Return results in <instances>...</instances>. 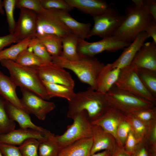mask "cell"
Here are the masks:
<instances>
[{"label": "cell", "mask_w": 156, "mask_h": 156, "mask_svg": "<svg viewBox=\"0 0 156 156\" xmlns=\"http://www.w3.org/2000/svg\"><path fill=\"white\" fill-rule=\"evenodd\" d=\"M68 102L67 116L73 120L79 113L84 111L91 122L102 116L110 108L106 94L90 87L85 91L75 93Z\"/></svg>", "instance_id": "cell-1"}, {"label": "cell", "mask_w": 156, "mask_h": 156, "mask_svg": "<svg viewBox=\"0 0 156 156\" xmlns=\"http://www.w3.org/2000/svg\"><path fill=\"white\" fill-rule=\"evenodd\" d=\"M52 62L73 71L82 83L88 84L96 90V80L100 71L105 65L94 56H80L76 61L67 60L61 56L52 57Z\"/></svg>", "instance_id": "cell-2"}, {"label": "cell", "mask_w": 156, "mask_h": 156, "mask_svg": "<svg viewBox=\"0 0 156 156\" xmlns=\"http://www.w3.org/2000/svg\"><path fill=\"white\" fill-rule=\"evenodd\" d=\"M0 63L8 69L10 77L17 86L27 89L44 99H49L42 81L33 68L23 66L9 60H3Z\"/></svg>", "instance_id": "cell-3"}, {"label": "cell", "mask_w": 156, "mask_h": 156, "mask_svg": "<svg viewBox=\"0 0 156 156\" xmlns=\"http://www.w3.org/2000/svg\"><path fill=\"white\" fill-rule=\"evenodd\" d=\"M125 15V19L114 36L122 41L130 43L139 34L144 31L153 18L144 9L133 3L126 8Z\"/></svg>", "instance_id": "cell-4"}, {"label": "cell", "mask_w": 156, "mask_h": 156, "mask_svg": "<svg viewBox=\"0 0 156 156\" xmlns=\"http://www.w3.org/2000/svg\"><path fill=\"white\" fill-rule=\"evenodd\" d=\"M106 95L110 107L125 114L155 107V103L119 89L114 85Z\"/></svg>", "instance_id": "cell-5"}, {"label": "cell", "mask_w": 156, "mask_h": 156, "mask_svg": "<svg viewBox=\"0 0 156 156\" xmlns=\"http://www.w3.org/2000/svg\"><path fill=\"white\" fill-rule=\"evenodd\" d=\"M126 17L121 14L112 3L103 13L93 16L94 25L88 38L96 35L102 38L114 36Z\"/></svg>", "instance_id": "cell-6"}, {"label": "cell", "mask_w": 156, "mask_h": 156, "mask_svg": "<svg viewBox=\"0 0 156 156\" xmlns=\"http://www.w3.org/2000/svg\"><path fill=\"white\" fill-rule=\"evenodd\" d=\"M73 120L62 134L55 136L61 148L80 139L92 137V124L86 112H79Z\"/></svg>", "instance_id": "cell-7"}, {"label": "cell", "mask_w": 156, "mask_h": 156, "mask_svg": "<svg viewBox=\"0 0 156 156\" xmlns=\"http://www.w3.org/2000/svg\"><path fill=\"white\" fill-rule=\"evenodd\" d=\"M114 85L118 88L156 103V99L146 89L140 79L137 68L131 64L121 69Z\"/></svg>", "instance_id": "cell-8"}, {"label": "cell", "mask_w": 156, "mask_h": 156, "mask_svg": "<svg viewBox=\"0 0 156 156\" xmlns=\"http://www.w3.org/2000/svg\"><path fill=\"white\" fill-rule=\"evenodd\" d=\"M130 43L122 41L114 36L92 42L79 39L77 52L80 56H94L104 51L114 52L125 49Z\"/></svg>", "instance_id": "cell-9"}, {"label": "cell", "mask_w": 156, "mask_h": 156, "mask_svg": "<svg viewBox=\"0 0 156 156\" xmlns=\"http://www.w3.org/2000/svg\"><path fill=\"white\" fill-rule=\"evenodd\" d=\"M20 88L22 95L21 101L29 114H33L40 120H44L47 114L55 108L54 103L46 101L27 89Z\"/></svg>", "instance_id": "cell-10"}, {"label": "cell", "mask_w": 156, "mask_h": 156, "mask_svg": "<svg viewBox=\"0 0 156 156\" xmlns=\"http://www.w3.org/2000/svg\"><path fill=\"white\" fill-rule=\"evenodd\" d=\"M71 33L70 31L50 10L44 9L40 14H37L36 35L53 34L62 38Z\"/></svg>", "instance_id": "cell-11"}, {"label": "cell", "mask_w": 156, "mask_h": 156, "mask_svg": "<svg viewBox=\"0 0 156 156\" xmlns=\"http://www.w3.org/2000/svg\"><path fill=\"white\" fill-rule=\"evenodd\" d=\"M31 67L36 71L42 81L74 88L75 82L70 73L64 68L52 61L41 67Z\"/></svg>", "instance_id": "cell-12"}, {"label": "cell", "mask_w": 156, "mask_h": 156, "mask_svg": "<svg viewBox=\"0 0 156 156\" xmlns=\"http://www.w3.org/2000/svg\"><path fill=\"white\" fill-rule=\"evenodd\" d=\"M19 9L20 15L14 33L18 42L29 37H35L37 26L36 13L25 8Z\"/></svg>", "instance_id": "cell-13"}, {"label": "cell", "mask_w": 156, "mask_h": 156, "mask_svg": "<svg viewBox=\"0 0 156 156\" xmlns=\"http://www.w3.org/2000/svg\"><path fill=\"white\" fill-rule=\"evenodd\" d=\"M130 64L136 68L156 71V43L153 41L145 42Z\"/></svg>", "instance_id": "cell-14"}, {"label": "cell", "mask_w": 156, "mask_h": 156, "mask_svg": "<svg viewBox=\"0 0 156 156\" xmlns=\"http://www.w3.org/2000/svg\"><path fill=\"white\" fill-rule=\"evenodd\" d=\"M126 115L121 111L110 107L104 114L91 122L93 125L99 126L112 135L117 142V130L122 120L125 119Z\"/></svg>", "instance_id": "cell-15"}, {"label": "cell", "mask_w": 156, "mask_h": 156, "mask_svg": "<svg viewBox=\"0 0 156 156\" xmlns=\"http://www.w3.org/2000/svg\"><path fill=\"white\" fill-rule=\"evenodd\" d=\"M5 105L8 116L14 122H17L21 128L32 129L47 136H49L53 134L47 129L34 124L31 121L28 114L9 102L5 100Z\"/></svg>", "instance_id": "cell-16"}, {"label": "cell", "mask_w": 156, "mask_h": 156, "mask_svg": "<svg viewBox=\"0 0 156 156\" xmlns=\"http://www.w3.org/2000/svg\"><path fill=\"white\" fill-rule=\"evenodd\" d=\"M52 135H45L40 132L30 129H14L8 133L0 135V143L20 146L28 139H36L40 142Z\"/></svg>", "instance_id": "cell-17"}, {"label": "cell", "mask_w": 156, "mask_h": 156, "mask_svg": "<svg viewBox=\"0 0 156 156\" xmlns=\"http://www.w3.org/2000/svg\"><path fill=\"white\" fill-rule=\"evenodd\" d=\"M149 38L145 31L139 34L118 57L112 63L113 68L121 69L129 65L146 40Z\"/></svg>", "instance_id": "cell-18"}, {"label": "cell", "mask_w": 156, "mask_h": 156, "mask_svg": "<svg viewBox=\"0 0 156 156\" xmlns=\"http://www.w3.org/2000/svg\"><path fill=\"white\" fill-rule=\"evenodd\" d=\"M53 13L61 21L71 33L80 39L88 38L91 25L90 23H81L73 18L68 12L60 10H51Z\"/></svg>", "instance_id": "cell-19"}, {"label": "cell", "mask_w": 156, "mask_h": 156, "mask_svg": "<svg viewBox=\"0 0 156 156\" xmlns=\"http://www.w3.org/2000/svg\"><path fill=\"white\" fill-rule=\"evenodd\" d=\"M93 144L91 155L101 151L109 150L112 152L115 147L116 141L111 135L100 127L92 125Z\"/></svg>", "instance_id": "cell-20"}, {"label": "cell", "mask_w": 156, "mask_h": 156, "mask_svg": "<svg viewBox=\"0 0 156 156\" xmlns=\"http://www.w3.org/2000/svg\"><path fill=\"white\" fill-rule=\"evenodd\" d=\"M121 69L113 68L112 63L105 65L101 70L96 80V90L106 94L118 80Z\"/></svg>", "instance_id": "cell-21"}, {"label": "cell", "mask_w": 156, "mask_h": 156, "mask_svg": "<svg viewBox=\"0 0 156 156\" xmlns=\"http://www.w3.org/2000/svg\"><path fill=\"white\" fill-rule=\"evenodd\" d=\"M73 8L92 17L100 14L108 8L109 4L103 0H66Z\"/></svg>", "instance_id": "cell-22"}, {"label": "cell", "mask_w": 156, "mask_h": 156, "mask_svg": "<svg viewBox=\"0 0 156 156\" xmlns=\"http://www.w3.org/2000/svg\"><path fill=\"white\" fill-rule=\"evenodd\" d=\"M17 86L10 77L7 76L0 71V95L5 101L26 112L17 95L16 89Z\"/></svg>", "instance_id": "cell-23"}, {"label": "cell", "mask_w": 156, "mask_h": 156, "mask_svg": "<svg viewBox=\"0 0 156 156\" xmlns=\"http://www.w3.org/2000/svg\"><path fill=\"white\" fill-rule=\"evenodd\" d=\"M92 144V137L80 139L61 148L58 156H90Z\"/></svg>", "instance_id": "cell-24"}, {"label": "cell", "mask_w": 156, "mask_h": 156, "mask_svg": "<svg viewBox=\"0 0 156 156\" xmlns=\"http://www.w3.org/2000/svg\"><path fill=\"white\" fill-rule=\"evenodd\" d=\"M79 39L76 36L72 33L62 38V49L60 56L70 61H75L79 60L80 57L77 52Z\"/></svg>", "instance_id": "cell-25"}, {"label": "cell", "mask_w": 156, "mask_h": 156, "mask_svg": "<svg viewBox=\"0 0 156 156\" xmlns=\"http://www.w3.org/2000/svg\"><path fill=\"white\" fill-rule=\"evenodd\" d=\"M35 37L44 46L52 57L61 55L62 49L61 38L53 34L36 35Z\"/></svg>", "instance_id": "cell-26"}, {"label": "cell", "mask_w": 156, "mask_h": 156, "mask_svg": "<svg viewBox=\"0 0 156 156\" xmlns=\"http://www.w3.org/2000/svg\"><path fill=\"white\" fill-rule=\"evenodd\" d=\"M49 99L54 97L64 98L68 101L73 96L75 92L74 88L68 86L42 81Z\"/></svg>", "instance_id": "cell-27"}, {"label": "cell", "mask_w": 156, "mask_h": 156, "mask_svg": "<svg viewBox=\"0 0 156 156\" xmlns=\"http://www.w3.org/2000/svg\"><path fill=\"white\" fill-rule=\"evenodd\" d=\"M34 38L31 37L26 38L9 48L3 50L0 52V61L4 60L15 61L19 54L28 48Z\"/></svg>", "instance_id": "cell-28"}, {"label": "cell", "mask_w": 156, "mask_h": 156, "mask_svg": "<svg viewBox=\"0 0 156 156\" xmlns=\"http://www.w3.org/2000/svg\"><path fill=\"white\" fill-rule=\"evenodd\" d=\"M126 120L129 124L131 130L138 142L145 139L149 127L131 114H125Z\"/></svg>", "instance_id": "cell-29"}, {"label": "cell", "mask_w": 156, "mask_h": 156, "mask_svg": "<svg viewBox=\"0 0 156 156\" xmlns=\"http://www.w3.org/2000/svg\"><path fill=\"white\" fill-rule=\"evenodd\" d=\"M138 75L146 89L156 99V71L137 68Z\"/></svg>", "instance_id": "cell-30"}, {"label": "cell", "mask_w": 156, "mask_h": 156, "mask_svg": "<svg viewBox=\"0 0 156 156\" xmlns=\"http://www.w3.org/2000/svg\"><path fill=\"white\" fill-rule=\"evenodd\" d=\"M15 62L21 65L28 67H40L49 62L41 60L29 48L22 51Z\"/></svg>", "instance_id": "cell-31"}, {"label": "cell", "mask_w": 156, "mask_h": 156, "mask_svg": "<svg viewBox=\"0 0 156 156\" xmlns=\"http://www.w3.org/2000/svg\"><path fill=\"white\" fill-rule=\"evenodd\" d=\"M55 136L53 134L39 142L38 156H58L61 148L55 139Z\"/></svg>", "instance_id": "cell-32"}, {"label": "cell", "mask_w": 156, "mask_h": 156, "mask_svg": "<svg viewBox=\"0 0 156 156\" xmlns=\"http://www.w3.org/2000/svg\"><path fill=\"white\" fill-rule=\"evenodd\" d=\"M5 101L0 97V135L6 134L15 129V123L8 116Z\"/></svg>", "instance_id": "cell-33"}, {"label": "cell", "mask_w": 156, "mask_h": 156, "mask_svg": "<svg viewBox=\"0 0 156 156\" xmlns=\"http://www.w3.org/2000/svg\"><path fill=\"white\" fill-rule=\"evenodd\" d=\"M17 0H4L3 7L6 15L10 34H14L16 25L14 17V10Z\"/></svg>", "instance_id": "cell-34"}, {"label": "cell", "mask_w": 156, "mask_h": 156, "mask_svg": "<svg viewBox=\"0 0 156 156\" xmlns=\"http://www.w3.org/2000/svg\"><path fill=\"white\" fill-rule=\"evenodd\" d=\"M130 114L149 127L156 122V110L155 107L140 109Z\"/></svg>", "instance_id": "cell-35"}, {"label": "cell", "mask_w": 156, "mask_h": 156, "mask_svg": "<svg viewBox=\"0 0 156 156\" xmlns=\"http://www.w3.org/2000/svg\"><path fill=\"white\" fill-rule=\"evenodd\" d=\"M28 48L43 61L46 62L52 61V57L49 54L44 46L35 37L32 40Z\"/></svg>", "instance_id": "cell-36"}, {"label": "cell", "mask_w": 156, "mask_h": 156, "mask_svg": "<svg viewBox=\"0 0 156 156\" xmlns=\"http://www.w3.org/2000/svg\"><path fill=\"white\" fill-rule=\"evenodd\" d=\"M40 142L37 140L30 138L25 140L18 147L22 156H38Z\"/></svg>", "instance_id": "cell-37"}, {"label": "cell", "mask_w": 156, "mask_h": 156, "mask_svg": "<svg viewBox=\"0 0 156 156\" xmlns=\"http://www.w3.org/2000/svg\"><path fill=\"white\" fill-rule=\"evenodd\" d=\"M42 7L47 10H60L69 12L73 9L66 0H40Z\"/></svg>", "instance_id": "cell-38"}, {"label": "cell", "mask_w": 156, "mask_h": 156, "mask_svg": "<svg viewBox=\"0 0 156 156\" xmlns=\"http://www.w3.org/2000/svg\"><path fill=\"white\" fill-rule=\"evenodd\" d=\"M15 8L29 10L37 14H40L44 9L41 5L40 0H17Z\"/></svg>", "instance_id": "cell-39"}, {"label": "cell", "mask_w": 156, "mask_h": 156, "mask_svg": "<svg viewBox=\"0 0 156 156\" xmlns=\"http://www.w3.org/2000/svg\"><path fill=\"white\" fill-rule=\"evenodd\" d=\"M131 130L130 125L125 119L121 121L117 130V142H116L124 146Z\"/></svg>", "instance_id": "cell-40"}, {"label": "cell", "mask_w": 156, "mask_h": 156, "mask_svg": "<svg viewBox=\"0 0 156 156\" xmlns=\"http://www.w3.org/2000/svg\"><path fill=\"white\" fill-rule=\"evenodd\" d=\"M151 152L146 139L138 142L131 156H151Z\"/></svg>", "instance_id": "cell-41"}, {"label": "cell", "mask_w": 156, "mask_h": 156, "mask_svg": "<svg viewBox=\"0 0 156 156\" xmlns=\"http://www.w3.org/2000/svg\"><path fill=\"white\" fill-rule=\"evenodd\" d=\"M0 151L3 156H22L18 147L15 145L0 143Z\"/></svg>", "instance_id": "cell-42"}, {"label": "cell", "mask_w": 156, "mask_h": 156, "mask_svg": "<svg viewBox=\"0 0 156 156\" xmlns=\"http://www.w3.org/2000/svg\"><path fill=\"white\" fill-rule=\"evenodd\" d=\"M151 151L156 152V122L151 125L145 139Z\"/></svg>", "instance_id": "cell-43"}, {"label": "cell", "mask_w": 156, "mask_h": 156, "mask_svg": "<svg viewBox=\"0 0 156 156\" xmlns=\"http://www.w3.org/2000/svg\"><path fill=\"white\" fill-rule=\"evenodd\" d=\"M138 143L131 130L128 134L124 147L126 151L131 155Z\"/></svg>", "instance_id": "cell-44"}, {"label": "cell", "mask_w": 156, "mask_h": 156, "mask_svg": "<svg viewBox=\"0 0 156 156\" xmlns=\"http://www.w3.org/2000/svg\"><path fill=\"white\" fill-rule=\"evenodd\" d=\"M17 40L14 34L0 36V52L3 49L13 43L17 42Z\"/></svg>", "instance_id": "cell-45"}, {"label": "cell", "mask_w": 156, "mask_h": 156, "mask_svg": "<svg viewBox=\"0 0 156 156\" xmlns=\"http://www.w3.org/2000/svg\"><path fill=\"white\" fill-rule=\"evenodd\" d=\"M146 11L150 14L156 21V1L143 0Z\"/></svg>", "instance_id": "cell-46"}, {"label": "cell", "mask_w": 156, "mask_h": 156, "mask_svg": "<svg viewBox=\"0 0 156 156\" xmlns=\"http://www.w3.org/2000/svg\"><path fill=\"white\" fill-rule=\"evenodd\" d=\"M144 31L148 38L151 37L153 41L156 43V21L153 18L146 27Z\"/></svg>", "instance_id": "cell-47"}, {"label": "cell", "mask_w": 156, "mask_h": 156, "mask_svg": "<svg viewBox=\"0 0 156 156\" xmlns=\"http://www.w3.org/2000/svg\"><path fill=\"white\" fill-rule=\"evenodd\" d=\"M112 156H131L125 150L124 146L116 142L115 147L112 152Z\"/></svg>", "instance_id": "cell-48"}, {"label": "cell", "mask_w": 156, "mask_h": 156, "mask_svg": "<svg viewBox=\"0 0 156 156\" xmlns=\"http://www.w3.org/2000/svg\"><path fill=\"white\" fill-rule=\"evenodd\" d=\"M112 152L109 150H104L91 155L90 156H112Z\"/></svg>", "instance_id": "cell-49"}, {"label": "cell", "mask_w": 156, "mask_h": 156, "mask_svg": "<svg viewBox=\"0 0 156 156\" xmlns=\"http://www.w3.org/2000/svg\"><path fill=\"white\" fill-rule=\"evenodd\" d=\"M0 14L3 15L5 14V11L3 9V2L1 0H0Z\"/></svg>", "instance_id": "cell-50"}, {"label": "cell", "mask_w": 156, "mask_h": 156, "mask_svg": "<svg viewBox=\"0 0 156 156\" xmlns=\"http://www.w3.org/2000/svg\"><path fill=\"white\" fill-rule=\"evenodd\" d=\"M151 156H156V153L151 154Z\"/></svg>", "instance_id": "cell-51"}, {"label": "cell", "mask_w": 156, "mask_h": 156, "mask_svg": "<svg viewBox=\"0 0 156 156\" xmlns=\"http://www.w3.org/2000/svg\"><path fill=\"white\" fill-rule=\"evenodd\" d=\"M0 156H3V155L0 151Z\"/></svg>", "instance_id": "cell-52"}]
</instances>
